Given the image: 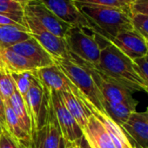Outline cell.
<instances>
[{
  "label": "cell",
  "mask_w": 148,
  "mask_h": 148,
  "mask_svg": "<svg viewBox=\"0 0 148 148\" xmlns=\"http://www.w3.org/2000/svg\"><path fill=\"white\" fill-rule=\"evenodd\" d=\"M96 67L133 92L144 91L148 93V88L136 64L111 42L101 49L99 62Z\"/></svg>",
  "instance_id": "obj_1"
},
{
  "label": "cell",
  "mask_w": 148,
  "mask_h": 148,
  "mask_svg": "<svg viewBox=\"0 0 148 148\" xmlns=\"http://www.w3.org/2000/svg\"><path fill=\"white\" fill-rule=\"evenodd\" d=\"M89 111L92 115L83 129V135L92 148H133L122 127L106 113L94 106Z\"/></svg>",
  "instance_id": "obj_2"
},
{
  "label": "cell",
  "mask_w": 148,
  "mask_h": 148,
  "mask_svg": "<svg viewBox=\"0 0 148 148\" xmlns=\"http://www.w3.org/2000/svg\"><path fill=\"white\" fill-rule=\"evenodd\" d=\"M75 5L92 24L95 32L108 41L121 32L133 30L132 14L129 12L111 6L78 3Z\"/></svg>",
  "instance_id": "obj_3"
},
{
  "label": "cell",
  "mask_w": 148,
  "mask_h": 148,
  "mask_svg": "<svg viewBox=\"0 0 148 148\" xmlns=\"http://www.w3.org/2000/svg\"><path fill=\"white\" fill-rule=\"evenodd\" d=\"M53 59L55 65L79 89L82 95L96 109L105 112L103 106L104 98L89 71L71 59L58 58Z\"/></svg>",
  "instance_id": "obj_4"
},
{
  "label": "cell",
  "mask_w": 148,
  "mask_h": 148,
  "mask_svg": "<svg viewBox=\"0 0 148 148\" xmlns=\"http://www.w3.org/2000/svg\"><path fill=\"white\" fill-rule=\"evenodd\" d=\"M96 33L93 30H82L79 27L71 26L64 37L69 52L97 66L101 49L95 39Z\"/></svg>",
  "instance_id": "obj_5"
},
{
  "label": "cell",
  "mask_w": 148,
  "mask_h": 148,
  "mask_svg": "<svg viewBox=\"0 0 148 148\" xmlns=\"http://www.w3.org/2000/svg\"><path fill=\"white\" fill-rule=\"evenodd\" d=\"M24 18L31 37L35 38L53 58H58L70 59V54L64 38L57 37L45 29L25 8Z\"/></svg>",
  "instance_id": "obj_6"
},
{
  "label": "cell",
  "mask_w": 148,
  "mask_h": 148,
  "mask_svg": "<svg viewBox=\"0 0 148 148\" xmlns=\"http://www.w3.org/2000/svg\"><path fill=\"white\" fill-rule=\"evenodd\" d=\"M36 77L39 79L42 85L49 90L71 92L84 105L88 101L55 64L38 69L36 71Z\"/></svg>",
  "instance_id": "obj_7"
},
{
  "label": "cell",
  "mask_w": 148,
  "mask_h": 148,
  "mask_svg": "<svg viewBox=\"0 0 148 148\" xmlns=\"http://www.w3.org/2000/svg\"><path fill=\"white\" fill-rule=\"evenodd\" d=\"M59 19L71 26L92 29L91 23L72 0H40Z\"/></svg>",
  "instance_id": "obj_8"
},
{
  "label": "cell",
  "mask_w": 148,
  "mask_h": 148,
  "mask_svg": "<svg viewBox=\"0 0 148 148\" xmlns=\"http://www.w3.org/2000/svg\"><path fill=\"white\" fill-rule=\"evenodd\" d=\"M51 91V98L52 106L56 113V117L61 130L62 137L65 142L74 143L83 136V131L79 124L73 119L71 113L64 106L60 94L57 91Z\"/></svg>",
  "instance_id": "obj_9"
},
{
  "label": "cell",
  "mask_w": 148,
  "mask_h": 148,
  "mask_svg": "<svg viewBox=\"0 0 148 148\" xmlns=\"http://www.w3.org/2000/svg\"><path fill=\"white\" fill-rule=\"evenodd\" d=\"M110 42L132 61L148 54L147 41L134 29L119 32Z\"/></svg>",
  "instance_id": "obj_10"
},
{
  "label": "cell",
  "mask_w": 148,
  "mask_h": 148,
  "mask_svg": "<svg viewBox=\"0 0 148 148\" xmlns=\"http://www.w3.org/2000/svg\"><path fill=\"white\" fill-rule=\"evenodd\" d=\"M25 8L28 10L45 29L57 37L64 38L67 32L71 27L59 19L40 0H32Z\"/></svg>",
  "instance_id": "obj_11"
},
{
  "label": "cell",
  "mask_w": 148,
  "mask_h": 148,
  "mask_svg": "<svg viewBox=\"0 0 148 148\" xmlns=\"http://www.w3.org/2000/svg\"><path fill=\"white\" fill-rule=\"evenodd\" d=\"M9 49L25 57L32 62L38 69L54 65V59L45 48L32 37L23 42H19Z\"/></svg>",
  "instance_id": "obj_12"
},
{
  "label": "cell",
  "mask_w": 148,
  "mask_h": 148,
  "mask_svg": "<svg viewBox=\"0 0 148 148\" xmlns=\"http://www.w3.org/2000/svg\"><path fill=\"white\" fill-rule=\"evenodd\" d=\"M121 127L137 145L148 148V119L144 112H133Z\"/></svg>",
  "instance_id": "obj_13"
},
{
  "label": "cell",
  "mask_w": 148,
  "mask_h": 148,
  "mask_svg": "<svg viewBox=\"0 0 148 148\" xmlns=\"http://www.w3.org/2000/svg\"><path fill=\"white\" fill-rule=\"evenodd\" d=\"M43 95H44V86L39 79L35 75L32 79V86L24 99L25 107L31 120L32 125V134L37 132L38 127V116L43 102Z\"/></svg>",
  "instance_id": "obj_14"
},
{
  "label": "cell",
  "mask_w": 148,
  "mask_h": 148,
  "mask_svg": "<svg viewBox=\"0 0 148 148\" xmlns=\"http://www.w3.org/2000/svg\"><path fill=\"white\" fill-rule=\"evenodd\" d=\"M0 70L9 73L36 71L38 67L25 57L16 53L9 48L0 49Z\"/></svg>",
  "instance_id": "obj_15"
},
{
  "label": "cell",
  "mask_w": 148,
  "mask_h": 148,
  "mask_svg": "<svg viewBox=\"0 0 148 148\" xmlns=\"http://www.w3.org/2000/svg\"><path fill=\"white\" fill-rule=\"evenodd\" d=\"M58 92L60 94V97L62 99L64 106L66 107L68 112L71 113L73 119L76 120V122L79 124V127L83 131V129L87 125L88 119L92 115L91 112L72 93L67 92Z\"/></svg>",
  "instance_id": "obj_16"
},
{
  "label": "cell",
  "mask_w": 148,
  "mask_h": 148,
  "mask_svg": "<svg viewBox=\"0 0 148 148\" xmlns=\"http://www.w3.org/2000/svg\"><path fill=\"white\" fill-rule=\"evenodd\" d=\"M138 101L132 103H112L104 100L105 112L119 125L122 126L130 116L136 112Z\"/></svg>",
  "instance_id": "obj_17"
},
{
  "label": "cell",
  "mask_w": 148,
  "mask_h": 148,
  "mask_svg": "<svg viewBox=\"0 0 148 148\" xmlns=\"http://www.w3.org/2000/svg\"><path fill=\"white\" fill-rule=\"evenodd\" d=\"M5 122L6 130L9 133L14 137L22 146L27 145L32 138V136L26 132L25 128L8 104H5Z\"/></svg>",
  "instance_id": "obj_18"
},
{
  "label": "cell",
  "mask_w": 148,
  "mask_h": 148,
  "mask_svg": "<svg viewBox=\"0 0 148 148\" xmlns=\"http://www.w3.org/2000/svg\"><path fill=\"white\" fill-rule=\"evenodd\" d=\"M30 38L29 32L12 25H0V49L10 48Z\"/></svg>",
  "instance_id": "obj_19"
},
{
  "label": "cell",
  "mask_w": 148,
  "mask_h": 148,
  "mask_svg": "<svg viewBox=\"0 0 148 148\" xmlns=\"http://www.w3.org/2000/svg\"><path fill=\"white\" fill-rule=\"evenodd\" d=\"M61 138H62L61 130L56 117L53 106L51 105L49 112L48 122L46 125V131L44 138L43 148H58Z\"/></svg>",
  "instance_id": "obj_20"
},
{
  "label": "cell",
  "mask_w": 148,
  "mask_h": 148,
  "mask_svg": "<svg viewBox=\"0 0 148 148\" xmlns=\"http://www.w3.org/2000/svg\"><path fill=\"white\" fill-rule=\"evenodd\" d=\"M5 104H8L18 119L20 120L24 127L25 128L26 132L32 136V125H31V120L25 107V104L24 101V99L21 97V95L18 93V91L14 92V94L11 97L9 101Z\"/></svg>",
  "instance_id": "obj_21"
},
{
  "label": "cell",
  "mask_w": 148,
  "mask_h": 148,
  "mask_svg": "<svg viewBox=\"0 0 148 148\" xmlns=\"http://www.w3.org/2000/svg\"><path fill=\"white\" fill-rule=\"evenodd\" d=\"M0 14L7 16L20 24L25 25V5L10 0H0Z\"/></svg>",
  "instance_id": "obj_22"
},
{
  "label": "cell",
  "mask_w": 148,
  "mask_h": 148,
  "mask_svg": "<svg viewBox=\"0 0 148 148\" xmlns=\"http://www.w3.org/2000/svg\"><path fill=\"white\" fill-rule=\"evenodd\" d=\"M36 71H23L10 73L15 83L16 89L23 99L26 96Z\"/></svg>",
  "instance_id": "obj_23"
},
{
  "label": "cell",
  "mask_w": 148,
  "mask_h": 148,
  "mask_svg": "<svg viewBox=\"0 0 148 148\" xmlns=\"http://www.w3.org/2000/svg\"><path fill=\"white\" fill-rule=\"evenodd\" d=\"M16 91V86L11 74L5 70H0V96L5 104L9 101Z\"/></svg>",
  "instance_id": "obj_24"
},
{
  "label": "cell",
  "mask_w": 148,
  "mask_h": 148,
  "mask_svg": "<svg viewBox=\"0 0 148 148\" xmlns=\"http://www.w3.org/2000/svg\"><path fill=\"white\" fill-rule=\"evenodd\" d=\"M132 23L133 29L148 42V16L140 14L132 15Z\"/></svg>",
  "instance_id": "obj_25"
},
{
  "label": "cell",
  "mask_w": 148,
  "mask_h": 148,
  "mask_svg": "<svg viewBox=\"0 0 148 148\" xmlns=\"http://www.w3.org/2000/svg\"><path fill=\"white\" fill-rule=\"evenodd\" d=\"M74 3L78 4H86V5H103V6H111L123 9L126 12H130L128 6L124 5L119 0H72Z\"/></svg>",
  "instance_id": "obj_26"
},
{
  "label": "cell",
  "mask_w": 148,
  "mask_h": 148,
  "mask_svg": "<svg viewBox=\"0 0 148 148\" xmlns=\"http://www.w3.org/2000/svg\"><path fill=\"white\" fill-rule=\"evenodd\" d=\"M0 148H23V146L7 130L3 129L0 133Z\"/></svg>",
  "instance_id": "obj_27"
},
{
  "label": "cell",
  "mask_w": 148,
  "mask_h": 148,
  "mask_svg": "<svg viewBox=\"0 0 148 148\" xmlns=\"http://www.w3.org/2000/svg\"><path fill=\"white\" fill-rule=\"evenodd\" d=\"M46 125L40 130H38L32 134V138L27 145L23 146V148H43L44 138L45 135Z\"/></svg>",
  "instance_id": "obj_28"
},
{
  "label": "cell",
  "mask_w": 148,
  "mask_h": 148,
  "mask_svg": "<svg viewBox=\"0 0 148 148\" xmlns=\"http://www.w3.org/2000/svg\"><path fill=\"white\" fill-rule=\"evenodd\" d=\"M129 8L132 16L137 14L148 16V0H135Z\"/></svg>",
  "instance_id": "obj_29"
},
{
  "label": "cell",
  "mask_w": 148,
  "mask_h": 148,
  "mask_svg": "<svg viewBox=\"0 0 148 148\" xmlns=\"http://www.w3.org/2000/svg\"><path fill=\"white\" fill-rule=\"evenodd\" d=\"M0 25H12V26L18 27L19 29H22L24 31L29 32L27 27H25L24 25H21L20 24L17 23L16 21H14L11 18H9L7 16H5V15H2V14H0Z\"/></svg>",
  "instance_id": "obj_30"
},
{
  "label": "cell",
  "mask_w": 148,
  "mask_h": 148,
  "mask_svg": "<svg viewBox=\"0 0 148 148\" xmlns=\"http://www.w3.org/2000/svg\"><path fill=\"white\" fill-rule=\"evenodd\" d=\"M0 125L2 128L6 130V122H5V104L3 99L0 96Z\"/></svg>",
  "instance_id": "obj_31"
},
{
  "label": "cell",
  "mask_w": 148,
  "mask_h": 148,
  "mask_svg": "<svg viewBox=\"0 0 148 148\" xmlns=\"http://www.w3.org/2000/svg\"><path fill=\"white\" fill-rule=\"evenodd\" d=\"M74 143H75V144L78 145L79 148H92V147L90 146V145L88 144L87 140L86 139V138L84 137V135H83L78 141L74 142Z\"/></svg>",
  "instance_id": "obj_32"
},
{
  "label": "cell",
  "mask_w": 148,
  "mask_h": 148,
  "mask_svg": "<svg viewBox=\"0 0 148 148\" xmlns=\"http://www.w3.org/2000/svg\"><path fill=\"white\" fill-rule=\"evenodd\" d=\"M119 1L124 5H125V6H130V5L132 4V3H133L135 0H119Z\"/></svg>",
  "instance_id": "obj_33"
},
{
  "label": "cell",
  "mask_w": 148,
  "mask_h": 148,
  "mask_svg": "<svg viewBox=\"0 0 148 148\" xmlns=\"http://www.w3.org/2000/svg\"><path fill=\"white\" fill-rule=\"evenodd\" d=\"M10 1H14V2H18V3H19V4H21V5H26L30 1H32V0H10Z\"/></svg>",
  "instance_id": "obj_34"
},
{
  "label": "cell",
  "mask_w": 148,
  "mask_h": 148,
  "mask_svg": "<svg viewBox=\"0 0 148 148\" xmlns=\"http://www.w3.org/2000/svg\"><path fill=\"white\" fill-rule=\"evenodd\" d=\"M58 148H66V146H65V141H64V139L63 138V137L60 138V142H59V146H58Z\"/></svg>",
  "instance_id": "obj_35"
},
{
  "label": "cell",
  "mask_w": 148,
  "mask_h": 148,
  "mask_svg": "<svg viewBox=\"0 0 148 148\" xmlns=\"http://www.w3.org/2000/svg\"><path fill=\"white\" fill-rule=\"evenodd\" d=\"M65 146L66 148H73L72 143H69V142H65Z\"/></svg>",
  "instance_id": "obj_36"
},
{
  "label": "cell",
  "mask_w": 148,
  "mask_h": 148,
  "mask_svg": "<svg viewBox=\"0 0 148 148\" xmlns=\"http://www.w3.org/2000/svg\"><path fill=\"white\" fill-rule=\"evenodd\" d=\"M144 114H145V116L146 117V119H148V106H147V108H146V110H145V112H144Z\"/></svg>",
  "instance_id": "obj_37"
},
{
  "label": "cell",
  "mask_w": 148,
  "mask_h": 148,
  "mask_svg": "<svg viewBox=\"0 0 148 148\" xmlns=\"http://www.w3.org/2000/svg\"><path fill=\"white\" fill-rule=\"evenodd\" d=\"M132 146H133V148H140V147H139L138 145H137L136 144H134V145L132 144Z\"/></svg>",
  "instance_id": "obj_38"
},
{
  "label": "cell",
  "mask_w": 148,
  "mask_h": 148,
  "mask_svg": "<svg viewBox=\"0 0 148 148\" xmlns=\"http://www.w3.org/2000/svg\"><path fill=\"white\" fill-rule=\"evenodd\" d=\"M72 145H73V148H79V147H78V145H77L75 143H72Z\"/></svg>",
  "instance_id": "obj_39"
},
{
  "label": "cell",
  "mask_w": 148,
  "mask_h": 148,
  "mask_svg": "<svg viewBox=\"0 0 148 148\" xmlns=\"http://www.w3.org/2000/svg\"><path fill=\"white\" fill-rule=\"evenodd\" d=\"M2 131H3V128H2V125H0V133H1V132H2Z\"/></svg>",
  "instance_id": "obj_40"
},
{
  "label": "cell",
  "mask_w": 148,
  "mask_h": 148,
  "mask_svg": "<svg viewBox=\"0 0 148 148\" xmlns=\"http://www.w3.org/2000/svg\"><path fill=\"white\" fill-rule=\"evenodd\" d=\"M147 44H148V42H147Z\"/></svg>",
  "instance_id": "obj_41"
}]
</instances>
